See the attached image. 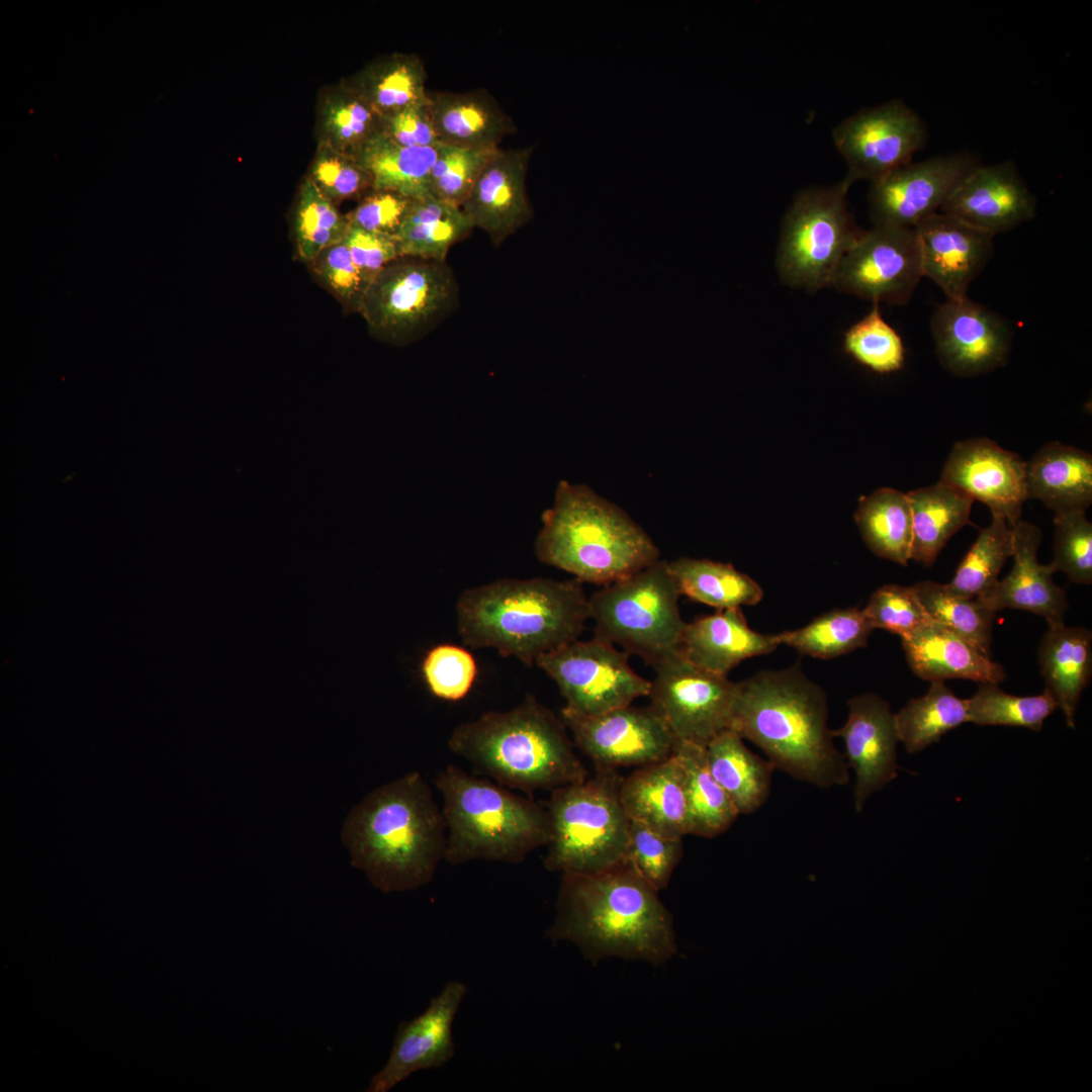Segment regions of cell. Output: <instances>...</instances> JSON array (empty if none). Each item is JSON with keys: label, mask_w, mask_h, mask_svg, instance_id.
Instances as JSON below:
<instances>
[{"label": "cell", "mask_w": 1092, "mask_h": 1092, "mask_svg": "<svg viewBox=\"0 0 1092 1092\" xmlns=\"http://www.w3.org/2000/svg\"><path fill=\"white\" fill-rule=\"evenodd\" d=\"M1027 498L1056 515L1086 512L1092 503V456L1060 442L1045 444L1026 462Z\"/></svg>", "instance_id": "obj_30"}, {"label": "cell", "mask_w": 1092, "mask_h": 1092, "mask_svg": "<svg viewBox=\"0 0 1092 1092\" xmlns=\"http://www.w3.org/2000/svg\"><path fill=\"white\" fill-rule=\"evenodd\" d=\"M780 645L778 634L752 630L737 608L718 610L686 623L677 652L704 670L728 675L741 661L768 654Z\"/></svg>", "instance_id": "obj_26"}, {"label": "cell", "mask_w": 1092, "mask_h": 1092, "mask_svg": "<svg viewBox=\"0 0 1092 1092\" xmlns=\"http://www.w3.org/2000/svg\"><path fill=\"white\" fill-rule=\"evenodd\" d=\"M542 524L534 544L537 558L582 583L607 585L660 558L640 525L585 484L561 480Z\"/></svg>", "instance_id": "obj_6"}, {"label": "cell", "mask_w": 1092, "mask_h": 1092, "mask_svg": "<svg viewBox=\"0 0 1092 1092\" xmlns=\"http://www.w3.org/2000/svg\"><path fill=\"white\" fill-rule=\"evenodd\" d=\"M458 285L446 261L402 257L369 284L359 311L370 329L386 340H419L458 303Z\"/></svg>", "instance_id": "obj_11"}, {"label": "cell", "mask_w": 1092, "mask_h": 1092, "mask_svg": "<svg viewBox=\"0 0 1092 1092\" xmlns=\"http://www.w3.org/2000/svg\"><path fill=\"white\" fill-rule=\"evenodd\" d=\"M653 669L649 706L677 742L706 747L730 729L737 682L692 664L678 652Z\"/></svg>", "instance_id": "obj_13"}, {"label": "cell", "mask_w": 1092, "mask_h": 1092, "mask_svg": "<svg viewBox=\"0 0 1092 1092\" xmlns=\"http://www.w3.org/2000/svg\"><path fill=\"white\" fill-rule=\"evenodd\" d=\"M914 230L923 277L934 282L946 299L968 297L972 282L992 258L994 237L940 211L922 219Z\"/></svg>", "instance_id": "obj_22"}, {"label": "cell", "mask_w": 1092, "mask_h": 1092, "mask_svg": "<svg viewBox=\"0 0 1092 1092\" xmlns=\"http://www.w3.org/2000/svg\"><path fill=\"white\" fill-rule=\"evenodd\" d=\"M622 778L597 769L592 779L551 791L544 866L561 874H595L626 859L630 818L620 800Z\"/></svg>", "instance_id": "obj_8"}, {"label": "cell", "mask_w": 1092, "mask_h": 1092, "mask_svg": "<svg viewBox=\"0 0 1092 1092\" xmlns=\"http://www.w3.org/2000/svg\"><path fill=\"white\" fill-rule=\"evenodd\" d=\"M494 151H476L439 144L431 171L433 196L461 207Z\"/></svg>", "instance_id": "obj_49"}, {"label": "cell", "mask_w": 1092, "mask_h": 1092, "mask_svg": "<svg viewBox=\"0 0 1092 1092\" xmlns=\"http://www.w3.org/2000/svg\"><path fill=\"white\" fill-rule=\"evenodd\" d=\"M901 639L910 668L924 680L962 678L998 685L1006 678L1000 664L941 624L932 622Z\"/></svg>", "instance_id": "obj_28"}, {"label": "cell", "mask_w": 1092, "mask_h": 1092, "mask_svg": "<svg viewBox=\"0 0 1092 1092\" xmlns=\"http://www.w3.org/2000/svg\"><path fill=\"white\" fill-rule=\"evenodd\" d=\"M843 347L854 360L878 373L895 372L904 365L902 338L884 320L877 303L846 331Z\"/></svg>", "instance_id": "obj_46"}, {"label": "cell", "mask_w": 1092, "mask_h": 1092, "mask_svg": "<svg viewBox=\"0 0 1092 1092\" xmlns=\"http://www.w3.org/2000/svg\"><path fill=\"white\" fill-rule=\"evenodd\" d=\"M473 229L460 206L429 196L413 200L394 239L400 258L446 261L450 248Z\"/></svg>", "instance_id": "obj_35"}, {"label": "cell", "mask_w": 1092, "mask_h": 1092, "mask_svg": "<svg viewBox=\"0 0 1092 1092\" xmlns=\"http://www.w3.org/2000/svg\"><path fill=\"white\" fill-rule=\"evenodd\" d=\"M980 164L974 155L960 152L910 162L871 182L873 224L915 228L938 212Z\"/></svg>", "instance_id": "obj_17"}, {"label": "cell", "mask_w": 1092, "mask_h": 1092, "mask_svg": "<svg viewBox=\"0 0 1092 1092\" xmlns=\"http://www.w3.org/2000/svg\"><path fill=\"white\" fill-rule=\"evenodd\" d=\"M674 754L685 776L689 835L711 838L725 832L739 813L710 772L705 747L678 742Z\"/></svg>", "instance_id": "obj_37"}, {"label": "cell", "mask_w": 1092, "mask_h": 1092, "mask_svg": "<svg viewBox=\"0 0 1092 1092\" xmlns=\"http://www.w3.org/2000/svg\"><path fill=\"white\" fill-rule=\"evenodd\" d=\"M833 142L847 165L844 180L873 182L908 164L927 140L920 116L902 100L857 111L836 125Z\"/></svg>", "instance_id": "obj_15"}, {"label": "cell", "mask_w": 1092, "mask_h": 1092, "mask_svg": "<svg viewBox=\"0 0 1092 1092\" xmlns=\"http://www.w3.org/2000/svg\"><path fill=\"white\" fill-rule=\"evenodd\" d=\"M350 226L330 198L312 180L301 188L296 210L295 238L298 256L310 262L324 249L340 243Z\"/></svg>", "instance_id": "obj_45"}, {"label": "cell", "mask_w": 1092, "mask_h": 1092, "mask_svg": "<svg viewBox=\"0 0 1092 1092\" xmlns=\"http://www.w3.org/2000/svg\"><path fill=\"white\" fill-rule=\"evenodd\" d=\"M535 665L557 686L562 708L580 716H597L648 697L651 681L629 665V654L594 637L574 640L540 656Z\"/></svg>", "instance_id": "obj_12"}, {"label": "cell", "mask_w": 1092, "mask_h": 1092, "mask_svg": "<svg viewBox=\"0 0 1092 1092\" xmlns=\"http://www.w3.org/2000/svg\"><path fill=\"white\" fill-rule=\"evenodd\" d=\"M939 211L995 237L1031 220L1036 197L1013 162L980 164Z\"/></svg>", "instance_id": "obj_23"}, {"label": "cell", "mask_w": 1092, "mask_h": 1092, "mask_svg": "<svg viewBox=\"0 0 1092 1092\" xmlns=\"http://www.w3.org/2000/svg\"><path fill=\"white\" fill-rule=\"evenodd\" d=\"M380 117V132L399 145L429 148L440 144L431 116L429 95L425 100Z\"/></svg>", "instance_id": "obj_56"}, {"label": "cell", "mask_w": 1092, "mask_h": 1092, "mask_svg": "<svg viewBox=\"0 0 1092 1092\" xmlns=\"http://www.w3.org/2000/svg\"><path fill=\"white\" fill-rule=\"evenodd\" d=\"M967 701L969 722L980 726L1004 725L1039 731L1044 720L1058 708L1049 690L1040 695L1020 697L1007 694L997 684H981Z\"/></svg>", "instance_id": "obj_44"}, {"label": "cell", "mask_w": 1092, "mask_h": 1092, "mask_svg": "<svg viewBox=\"0 0 1092 1092\" xmlns=\"http://www.w3.org/2000/svg\"><path fill=\"white\" fill-rule=\"evenodd\" d=\"M327 117L336 146L352 156L381 128L380 115L353 89L331 103Z\"/></svg>", "instance_id": "obj_52"}, {"label": "cell", "mask_w": 1092, "mask_h": 1092, "mask_svg": "<svg viewBox=\"0 0 1092 1092\" xmlns=\"http://www.w3.org/2000/svg\"><path fill=\"white\" fill-rule=\"evenodd\" d=\"M682 855V837L665 836L630 822L627 855L639 875L658 892L665 889Z\"/></svg>", "instance_id": "obj_47"}, {"label": "cell", "mask_w": 1092, "mask_h": 1092, "mask_svg": "<svg viewBox=\"0 0 1092 1092\" xmlns=\"http://www.w3.org/2000/svg\"><path fill=\"white\" fill-rule=\"evenodd\" d=\"M458 634L470 648H493L525 665L577 640L589 619L588 598L576 578H502L462 592Z\"/></svg>", "instance_id": "obj_4"}, {"label": "cell", "mask_w": 1092, "mask_h": 1092, "mask_svg": "<svg viewBox=\"0 0 1092 1092\" xmlns=\"http://www.w3.org/2000/svg\"><path fill=\"white\" fill-rule=\"evenodd\" d=\"M435 786L443 800L446 826L444 860L519 863L550 837L546 809L510 789L448 764Z\"/></svg>", "instance_id": "obj_7"}, {"label": "cell", "mask_w": 1092, "mask_h": 1092, "mask_svg": "<svg viewBox=\"0 0 1092 1092\" xmlns=\"http://www.w3.org/2000/svg\"><path fill=\"white\" fill-rule=\"evenodd\" d=\"M1013 552L1011 526L1003 516L992 515L991 523L980 531L946 585L963 597L978 598L995 585L1002 567Z\"/></svg>", "instance_id": "obj_42"}, {"label": "cell", "mask_w": 1092, "mask_h": 1092, "mask_svg": "<svg viewBox=\"0 0 1092 1092\" xmlns=\"http://www.w3.org/2000/svg\"><path fill=\"white\" fill-rule=\"evenodd\" d=\"M846 722L832 730L844 744V758L854 771V808L860 812L867 800L897 777L895 714L890 705L874 694H862L847 702Z\"/></svg>", "instance_id": "obj_21"}, {"label": "cell", "mask_w": 1092, "mask_h": 1092, "mask_svg": "<svg viewBox=\"0 0 1092 1092\" xmlns=\"http://www.w3.org/2000/svg\"><path fill=\"white\" fill-rule=\"evenodd\" d=\"M828 715L824 690L794 664L737 682L730 729L759 747L776 768L828 789L849 780Z\"/></svg>", "instance_id": "obj_2"}, {"label": "cell", "mask_w": 1092, "mask_h": 1092, "mask_svg": "<svg viewBox=\"0 0 1092 1092\" xmlns=\"http://www.w3.org/2000/svg\"><path fill=\"white\" fill-rule=\"evenodd\" d=\"M342 242L369 284L388 264L400 258L394 238L351 224Z\"/></svg>", "instance_id": "obj_57"}, {"label": "cell", "mask_w": 1092, "mask_h": 1092, "mask_svg": "<svg viewBox=\"0 0 1092 1092\" xmlns=\"http://www.w3.org/2000/svg\"><path fill=\"white\" fill-rule=\"evenodd\" d=\"M873 626L863 610L836 609L818 616L808 625L778 634L786 644L801 654L829 659L866 647Z\"/></svg>", "instance_id": "obj_40"}, {"label": "cell", "mask_w": 1092, "mask_h": 1092, "mask_svg": "<svg viewBox=\"0 0 1092 1092\" xmlns=\"http://www.w3.org/2000/svg\"><path fill=\"white\" fill-rule=\"evenodd\" d=\"M467 994L460 981H449L427 1008L398 1025L387 1061L365 1091L388 1092L413 1074L440 1068L455 1055L453 1023Z\"/></svg>", "instance_id": "obj_19"}, {"label": "cell", "mask_w": 1092, "mask_h": 1092, "mask_svg": "<svg viewBox=\"0 0 1092 1092\" xmlns=\"http://www.w3.org/2000/svg\"><path fill=\"white\" fill-rule=\"evenodd\" d=\"M1054 571H1063L1070 581L1092 582V524L1085 512L1056 515L1054 519Z\"/></svg>", "instance_id": "obj_48"}, {"label": "cell", "mask_w": 1092, "mask_h": 1092, "mask_svg": "<svg viewBox=\"0 0 1092 1092\" xmlns=\"http://www.w3.org/2000/svg\"><path fill=\"white\" fill-rule=\"evenodd\" d=\"M1038 663L1046 690L1070 728H1075V714L1082 692L1092 672V633L1064 623L1051 625L1040 640Z\"/></svg>", "instance_id": "obj_31"}, {"label": "cell", "mask_w": 1092, "mask_h": 1092, "mask_svg": "<svg viewBox=\"0 0 1092 1092\" xmlns=\"http://www.w3.org/2000/svg\"><path fill=\"white\" fill-rule=\"evenodd\" d=\"M705 750L710 772L739 814L753 813L766 802L776 767L747 748L739 734L726 729Z\"/></svg>", "instance_id": "obj_32"}, {"label": "cell", "mask_w": 1092, "mask_h": 1092, "mask_svg": "<svg viewBox=\"0 0 1092 1092\" xmlns=\"http://www.w3.org/2000/svg\"><path fill=\"white\" fill-rule=\"evenodd\" d=\"M341 837L351 864L386 894L430 884L445 858L442 810L418 770L366 795L346 817Z\"/></svg>", "instance_id": "obj_3"}, {"label": "cell", "mask_w": 1092, "mask_h": 1092, "mask_svg": "<svg viewBox=\"0 0 1092 1092\" xmlns=\"http://www.w3.org/2000/svg\"><path fill=\"white\" fill-rule=\"evenodd\" d=\"M427 73L417 55H394L367 69L360 78L358 93L380 116L425 100Z\"/></svg>", "instance_id": "obj_41"}, {"label": "cell", "mask_w": 1092, "mask_h": 1092, "mask_svg": "<svg viewBox=\"0 0 1092 1092\" xmlns=\"http://www.w3.org/2000/svg\"><path fill=\"white\" fill-rule=\"evenodd\" d=\"M923 277L920 244L911 228L873 224L842 258L831 287L873 303L906 304Z\"/></svg>", "instance_id": "obj_14"}, {"label": "cell", "mask_w": 1092, "mask_h": 1092, "mask_svg": "<svg viewBox=\"0 0 1092 1092\" xmlns=\"http://www.w3.org/2000/svg\"><path fill=\"white\" fill-rule=\"evenodd\" d=\"M429 103L440 144L492 151L517 131L514 120L485 90L429 92Z\"/></svg>", "instance_id": "obj_29"}, {"label": "cell", "mask_w": 1092, "mask_h": 1092, "mask_svg": "<svg viewBox=\"0 0 1092 1092\" xmlns=\"http://www.w3.org/2000/svg\"><path fill=\"white\" fill-rule=\"evenodd\" d=\"M560 718L597 769L649 765L672 755L678 743L650 706L628 705L597 716L561 709Z\"/></svg>", "instance_id": "obj_16"}, {"label": "cell", "mask_w": 1092, "mask_h": 1092, "mask_svg": "<svg viewBox=\"0 0 1092 1092\" xmlns=\"http://www.w3.org/2000/svg\"><path fill=\"white\" fill-rule=\"evenodd\" d=\"M930 329L938 361L956 376H978L1007 362L1013 337L1010 324L969 297L939 304Z\"/></svg>", "instance_id": "obj_18"}, {"label": "cell", "mask_w": 1092, "mask_h": 1092, "mask_svg": "<svg viewBox=\"0 0 1092 1092\" xmlns=\"http://www.w3.org/2000/svg\"><path fill=\"white\" fill-rule=\"evenodd\" d=\"M668 566L680 596L717 610L753 606L762 600L761 586L732 564L679 557L668 561Z\"/></svg>", "instance_id": "obj_36"}, {"label": "cell", "mask_w": 1092, "mask_h": 1092, "mask_svg": "<svg viewBox=\"0 0 1092 1092\" xmlns=\"http://www.w3.org/2000/svg\"><path fill=\"white\" fill-rule=\"evenodd\" d=\"M679 597L668 561L659 558L588 598L595 636L653 667L677 653L686 625Z\"/></svg>", "instance_id": "obj_9"}, {"label": "cell", "mask_w": 1092, "mask_h": 1092, "mask_svg": "<svg viewBox=\"0 0 1092 1092\" xmlns=\"http://www.w3.org/2000/svg\"><path fill=\"white\" fill-rule=\"evenodd\" d=\"M312 176L311 180L329 198H348L371 187L368 174L356 158L340 151L322 154L314 163Z\"/></svg>", "instance_id": "obj_54"}, {"label": "cell", "mask_w": 1092, "mask_h": 1092, "mask_svg": "<svg viewBox=\"0 0 1092 1092\" xmlns=\"http://www.w3.org/2000/svg\"><path fill=\"white\" fill-rule=\"evenodd\" d=\"M422 673L429 691L445 701H459L470 692L478 673L473 655L462 646L440 644L426 654Z\"/></svg>", "instance_id": "obj_50"}, {"label": "cell", "mask_w": 1092, "mask_h": 1092, "mask_svg": "<svg viewBox=\"0 0 1092 1092\" xmlns=\"http://www.w3.org/2000/svg\"><path fill=\"white\" fill-rule=\"evenodd\" d=\"M546 936L574 944L594 963L617 958L658 967L677 951L670 912L627 858L595 874H562Z\"/></svg>", "instance_id": "obj_1"}, {"label": "cell", "mask_w": 1092, "mask_h": 1092, "mask_svg": "<svg viewBox=\"0 0 1092 1092\" xmlns=\"http://www.w3.org/2000/svg\"><path fill=\"white\" fill-rule=\"evenodd\" d=\"M895 722L899 741L908 753H916L969 722L967 701L958 698L943 681H932L925 695L909 700L895 714Z\"/></svg>", "instance_id": "obj_39"}, {"label": "cell", "mask_w": 1092, "mask_h": 1092, "mask_svg": "<svg viewBox=\"0 0 1092 1092\" xmlns=\"http://www.w3.org/2000/svg\"><path fill=\"white\" fill-rule=\"evenodd\" d=\"M437 147H406L379 132L354 157L368 174L374 191H391L419 199L433 196L431 171Z\"/></svg>", "instance_id": "obj_34"}, {"label": "cell", "mask_w": 1092, "mask_h": 1092, "mask_svg": "<svg viewBox=\"0 0 1092 1092\" xmlns=\"http://www.w3.org/2000/svg\"><path fill=\"white\" fill-rule=\"evenodd\" d=\"M318 278L348 306L359 311L369 283L343 242L332 245L311 261Z\"/></svg>", "instance_id": "obj_53"}, {"label": "cell", "mask_w": 1092, "mask_h": 1092, "mask_svg": "<svg viewBox=\"0 0 1092 1092\" xmlns=\"http://www.w3.org/2000/svg\"><path fill=\"white\" fill-rule=\"evenodd\" d=\"M619 796L631 821L665 836L689 835L685 776L674 752L622 779Z\"/></svg>", "instance_id": "obj_27"}, {"label": "cell", "mask_w": 1092, "mask_h": 1092, "mask_svg": "<svg viewBox=\"0 0 1092 1092\" xmlns=\"http://www.w3.org/2000/svg\"><path fill=\"white\" fill-rule=\"evenodd\" d=\"M862 610L874 629H884L901 638L934 622L912 586L882 585L872 594Z\"/></svg>", "instance_id": "obj_51"}, {"label": "cell", "mask_w": 1092, "mask_h": 1092, "mask_svg": "<svg viewBox=\"0 0 1092 1092\" xmlns=\"http://www.w3.org/2000/svg\"><path fill=\"white\" fill-rule=\"evenodd\" d=\"M912 588L935 623L963 636L990 656L996 612L977 598L958 595L946 583L925 580L915 583Z\"/></svg>", "instance_id": "obj_43"}, {"label": "cell", "mask_w": 1092, "mask_h": 1092, "mask_svg": "<svg viewBox=\"0 0 1092 1092\" xmlns=\"http://www.w3.org/2000/svg\"><path fill=\"white\" fill-rule=\"evenodd\" d=\"M534 147L495 150L461 209L474 228L498 246L533 216L526 193V176Z\"/></svg>", "instance_id": "obj_24"}, {"label": "cell", "mask_w": 1092, "mask_h": 1092, "mask_svg": "<svg viewBox=\"0 0 1092 1092\" xmlns=\"http://www.w3.org/2000/svg\"><path fill=\"white\" fill-rule=\"evenodd\" d=\"M907 496L912 513L910 558L931 566L950 537L969 523L974 500L941 481Z\"/></svg>", "instance_id": "obj_33"}, {"label": "cell", "mask_w": 1092, "mask_h": 1092, "mask_svg": "<svg viewBox=\"0 0 1092 1092\" xmlns=\"http://www.w3.org/2000/svg\"><path fill=\"white\" fill-rule=\"evenodd\" d=\"M1026 462L988 438H973L953 445L940 480L973 500L985 504L992 515L1012 525L1021 520L1027 499Z\"/></svg>", "instance_id": "obj_20"}, {"label": "cell", "mask_w": 1092, "mask_h": 1092, "mask_svg": "<svg viewBox=\"0 0 1092 1092\" xmlns=\"http://www.w3.org/2000/svg\"><path fill=\"white\" fill-rule=\"evenodd\" d=\"M849 187L843 179L804 190L794 199L782 223L777 256L785 284L809 292L831 287L842 258L861 232L846 204Z\"/></svg>", "instance_id": "obj_10"}, {"label": "cell", "mask_w": 1092, "mask_h": 1092, "mask_svg": "<svg viewBox=\"0 0 1092 1092\" xmlns=\"http://www.w3.org/2000/svg\"><path fill=\"white\" fill-rule=\"evenodd\" d=\"M566 730L560 716L528 695L511 710L487 711L459 724L447 744L503 787L553 791L588 776Z\"/></svg>", "instance_id": "obj_5"}, {"label": "cell", "mask_w": 1092, "mask_h": 1092, "mask_svg": "<svg viewBox=\"0 0 1092 1092\" xmlns=\"http://www.w3.org/2000/svg\"><path fill=\"white\" fill-rule=\"evenodd\" d=\"M1014 537V563L1003 579L977 599L998 612L1011 608L1043 617L1048 625L1064 623L1069 604L1066 593L1053 580L1052 566L1037 561L1040 529L1022 520L1010 525Z\"/></svg>", "instance_id": "obj_25"}, {"label": "cell", "mask_w": 1092, "mask_h": 1092, "mask_svg": "<svg viewBox=\"0 0 1092 1092\" xmlns=\"http://www.w3.org/2000/svg\"><path fill=\"white\" fill-rule=\"evenodd\" d=\"M413 200L391 191H375L347 218L351 225L366 232L395 238Z\"/></svg>", "instance_id": "obj_55"}, {"label": "cell", "mask_w": 1092, "mask_h": 1092, "mask_svg": "<svg viewBox=\"0 0 1092 1092\" xmlns=\"http://www.w3.org/2000/svg\"><path fill=\"white\" fill-rule=\"evenodd\" d=\"M854 519L868 547L879 557L907 565L912 513L907 493L883 487L859 499Z\"/></svg>", "instance_id": "obj_38"}]
</instances>
